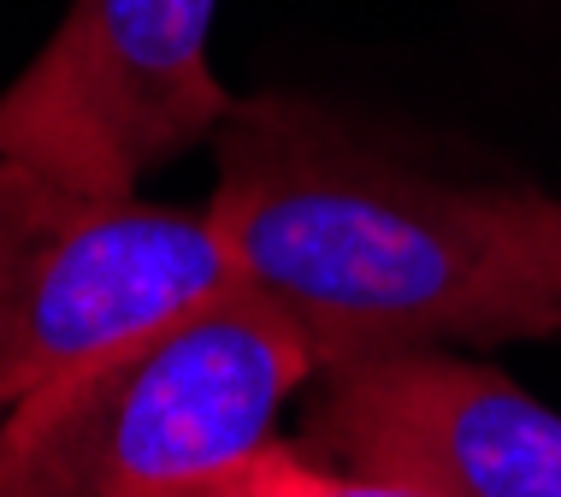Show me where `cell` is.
<instances>
[{
    "instance_id": "cell-3",
    "label": "cell",
    "mask_w": 561,
    "mask_h": 497,
    "mask_svg": "<svg viewBox=\"0 0 561 497\" xmlns=\"http://www.w3.org/2000/svg\"><path fill=\"white\" fill-rule=\"evenodd\" d=\"M207 214L0 155V444L125 343L231 291Z\"/></svg>"
},
{
    "instance_id": "cell-5",
    "label": "cell",
    "mask_w": 561,
    "mask_h": 497,
    "mask_svg": "<svg viewBox=\"0 0 561 497\" xmlns=\"http://www.w3.org/2000/svg\"><path fill=\"white\" fill-rule=\"evenodd\" d=\"M301 450L437 497H561V415L444 350L325 368Z\"/></svg>"
},
{
    "instance_id": "cell-7",
    "label": "cell",
    "mask_w": 561,
    "mask_h": 497,
    "mask_svg": "<svg viewBox=\"0 0 561 497\" xmlns=\"http://www.w3.org/2000/svg\"><path fill=\"white\" fill-rule=\"evenodd\" d=\"M178 497H242L237 492V479H231V468H214V474H202V479H190Z\"/></svg>"
},
{
    "instance_id": "cell-2",
    "label": "cell",
    "mask_w": 561,
    "mask_h": 497,
    "mask_svg": "<svg viewBox=\"0 0 561 497\" xmlns=\"http://www.w3.org/2000/svg\"><path fill=\"white\" fill-rule=\"evenodd\" d=\"M308 373V338L231 284L30 415L0 444V497H178L261 450Z\"/></svg>"
},
{
    "instance_id": "cell-6",
    "label": "cell",
    "mask_w": 561,
    "mask_h": 497,
    "mask_svg": "<svg viewBox=\"0 0 561 497\" xmlns=\"http://www.w3.org/2000/svg\"><path fill=\"white\" fill-rule=\"evenodd\" d=\"M231 479L242 497H437L420 486H390V479H367L331 468V462L308 456L301 444H261L249 450L242 462H231Z\"/></svg>"
},
{
    "instance_id": "cell-1",
    "label": "cell",
    "mask_w": 561,
    "mask_h": 497,
    "mask_svg": "<svg viewBox=\"0 0 561 497\" xmlns=\"http://www.w3.org/2000/svg\"><path fill=\"white\" fill-rule=\"evenodd\" d=\"M202 207L242 291L278 308L313 368L561 331V202L455 184L378 155L296 95L231 101Z\"/></svg>"
},
{
    "instance_id": "cell-4",
    "label": "cell",
    "mask_w": 561,
    "mask_h": 497,
    "mask_svg": "<svg viewBox=\"0 0 561 497\" xmlns=\"http://www.w3.org/2000/svg\"><path fill=\"white\" fill-rule=\"evenodd\" d=\"M219 0H78L0 89V155L95 195H136L154 166L207 143L231 95L207 66Z\"/></svg>"
}]
</instances>
